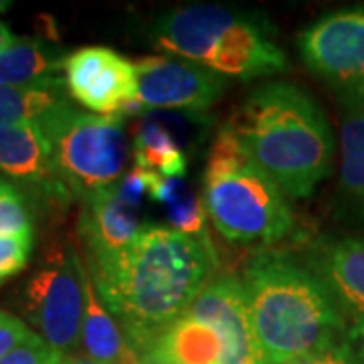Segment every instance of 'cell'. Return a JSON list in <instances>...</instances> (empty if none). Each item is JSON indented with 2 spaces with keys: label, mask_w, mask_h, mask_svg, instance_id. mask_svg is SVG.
Returning a JSON list of instances; mask_svg holds the SVG:
<instances>
[{
  "label": "cell",
  "mask_w": 364,
  "mask_h": 364,
  "mask_svg": "<svg viewBox=\"0 0 364 364\" xmlns=\"http://www.w3.org/2000/svg\"><path fill=\"white\" fill-rule=\"evenodd\" d=\"M217 265L210 241L144 223L112 259L91 263V279L132 350L144 356L174 320L191 310Z\"/></svg>",
  "instance_id": "6da1fadb"
},
{
  "label": "cell",
  "mask_w": 364,
  "mask_h": 364,
  "mask_svg": "<svg viewBox=\"0 0 364 364\" xmlns=\"http://www.w3.org/2000/svg\"><path fill=\"white\" fill-rule=\"evenodd\" d=\"M227 124L287 198L310 196L332 174V126L312 93L296 83L275 81L251 91Z\"/></svg>",
  "instance_id": "7a4b0ae2"
},
{
  "label": "cell",
  "mask_w": 364,
  "mask_h": 364,
  "mask_svg": "<svg viewBox=\"0 0 364 364\" xmlns=\"http://www.w3.org/2000/svg\"><path fill=\"white\" fill-rule=\"evenodd\" d=\"M265 364H286L348 340V324L308 261L257 253L239 277Z\"/></svg>",
  "instance_id": "3957f363"
},
{
  "label": "cell",
  "mask_w": 364,
  "mask_h": 364,
  "mask_svg": "<svg viewBox=\"0 0 364 364\" xmlns=\"http://www.w3.org/2000/svg\"><path fill=\"white\" fill-rule=\"evenodd\" d=\"M148 43L225 79L272 77L289 65L267 14L227 4L196 2L170 9L152 21Z\"/></svg>",
  "instance_id": "277c9868"
},
{
  "label": "cell",
  "mask_w": 364,
  "mask_h": 364,
  "mask_svg": "<svg viewBox=\"0 0 364 364\" xmlns=\"http://www.w3.org/2000/svg\"><path fill=\"white\" fill-rule=\"evenodd\" d=\"M203 205L213 227L231 243L272 245L294 229L286 193L247 156L233 128H219L203 176Z\"/></svg>",
  "instance_id": "5b68a950"
},
{
  "label": "cell",
  "mask_w": 364,
  "mask_h": 364,
  "mask_svg": "<svg viewBox=\"0 0 364 364\" xmlns=\"http://www.w3.org/2000/svg\"><path fill=\"white\" fill-rule=\"evenodd\" d=\"M41 128L51 146L55 172L69 195L85 200L126 174L132 148L122 116H95L69 105Z\"/></svg>",
  "instance_id": "8992f818"
},
{
  "label": "cell",
  "mask_w": 364,
  "mask_h": 364,
  "mask_svg": "<svg viewBox=\"0 0 364 364\" xmlns=\"http://www.w3.org/2000/svg\"><path fill=\"white\" fill-rule=\"evenodd\" d=\"M85 277L77 253L71 247L53 249L23 287V314L53 350L61 356L77 354L83 312Z\"/></svg>",
  "instance_id": "52a82bcc"
},
{
  "label": "cell",
  "mask_w": 364,
  "mask_h": 364,
  "mask_svg": "<svg viewBox=\"0 0 364 364\" xmlns=\"http://www.w3.org/2000/svg\"><path fill=\"white\" fill-rule=\"evenodd\" d=\"M304 65L342 95L364 93V9L334 11L298 35Z\"/></svg>",
  "instance_id": "ba28073f"
},
{
  "label": "cell",
  "mask_w": 364,
  "mask_h": 364,
  "mask_svg": "<svg viewBox=\"0 0 364 364\" xmlns=\"http://www.w3.org/2000/svg\"><path fill=\"white\" fill-rule=\"evenodd\" d=\"M69 97L95 116H128L142 112L138 73L128 57L109 47H81L63 63Z\"/></svg>",
  "instance_id": "9c48e42d"
},
{
  "label": "cell",
  "mask_w": 364,
  "mask_h": 364,
  "mask_svg": "<svg viewBox=\"0 0 364 364\" xmlns=\"http://www.w3.org/2000/svg\"><path fill=\"white\" fill-rule=\"evenodd\" d=\"M134 65L142 112L207 114L229 85V79L181 57H144Z\"/></svg>",
  "instance_id": "30bf717a"
},
{
  "label": "cell",
  "mask_w": 364,
  "mask_h": 364,
  "mask_svg": "<svg viewBox=\"0 0 364 364\" xmlns=\"http://www.w3.org/2000/svg\"><path fill=\"white\" fill-rule=\"evenodd\" d=\"M188 312L217 328L223 342L219 364H265L259 342L249 320L245 294L239 277H213Z\"/></svg>",
  "instance_id": "8fae6325"
},
{
  "label": "cell",
  "mask_w": 364,
  "mask_h": 364,
  "mask_svg": "<svg viewBox=\"0 0 364 364\" xmlns=\"http://www.w3.org/2000/svg\"><path fill=\"white\" fill-rule=\"evenodd\" d=\"M140 208L117 191V184L83 200L79 233L91 263L112 259L140 233Z\"/></svg>",
  "instance_id": "7c38bea8"
},
{
  "label": "cell",
  "mask_w": 364,
  "mask_h": 364,
  "mask_svg": "<svg viewBox=\"0 0 364 364\" xmlns=\"http://www.w3.org/2000/svg\"><path fill=\"white\" fill-rule=\"evenodd\" d=\"M310 267L334 298L348 328L364 316V237H344L316 245Z\"/></svg>",
  "instance_id": "4fadbf2b"
},
{
  "label": "cell",
  "mask_w": 364,
  "mask_h": 364,
  "mask_svg": "<svg viewBox=\"0 0 364 364\" xmlns=\"http://www.w3.org/2000/svg\"><path fill=\"white\" fill-rule=\"evenodd\" d=\"M336 215L364 229V93L342 95Z\"/></svg>",
  "instance_id": "5bb4252c"
},
{
  "label": "cell",
  "mask_w": 364,
  "mask_h": 364,
  "mask_svg": "<svg viewBox=\"0 0 364 364\" xmlns=\"http://www.w3.org/2000/svg\"><path fill=\"white\" fill-rule=\"evenodd\" d=\"M0 174L49 196L67 195L41 126H0Z\"/></svg>",
  "instance_id": "9a60e30c"
},
{
  "label": "cell",
  "mask_w": 364,
  "mask_h": 364,
  "mask_svg": "<svg viewBox=\"0 0 364 364\" xmlns=\"http://www.w3.org/2000/svg\"><path fill=\"white\" fill-rule=\"evenodd\" d=\"M77 354L100 364H136L138 360L117 320L100 298L90 273L85 277V312Z\"/></svg>",
  "instance_id": "2e32d148"
},
{
  "label": "cell",
  "mask_w": 364,
  "mask_h": 364,
  "mask_svg": "<svg viewBox=\"0 0 364 364\" xmlns=\"http://www.w3.org/2000/svg\"><path fill=\"white\" fill-rule=\"evenodd\" d=\"M63 51L43 39H18L0 53V85L47 87L63 81Z\"/></svg>",
  "instance_id": "e0dca14e"
},
{
  "label": "cell",
  "mask_w": 364,
  "mask_h": 364,
  "mask_svg": "<svg viewBox=\"0 0 364 364\" xmlns=\"http://www.w3.org/2000/svg\"><path fill=\"white\" fill-rule=\"evenodd\" d=\"M148 354L172 364H219L223 342L210 322L186 312L154 340Z\"/></svg>",
  "instance_id": "ac0fdd59"
},
{
  "label": "cell",
  "mask_w": 364,
  "mask_h": 364,
  "mask_svg": "<svg viewBox=\"0 0 364 364\" xmlns=\"http://www.w3.org/2000/svg\"><path fill=\"white\" fill-rule=\"evenodd\" d=\"M136 166L164 178H182L188 168V158L178 134L166 122L142 117L132 142Z\"/></svg>",
  "instance_id": "d6986e66"
},
{
  "label": "cell",
  "mask_w": 364,
  "mask_h": 364,
  "mask_svg": "<svg viewBox=\"0 0 364 364\" xmlns=\"http://www.w3.org/2000/svg\"><path fill=\"white\" fill-rule=\"evenodd\" d=\"M69 105L65 83L47 87L0 85V126H41Z\"/></svg>",
  "instance_id": "ffe728a7"
},
{
  "label": "cell",
  "mask_w": 364,
  "mask_h": 364,
  "mask_svg": "<svg viewBox=\"0 0 364 364\" xmlns=\"http://www.w3.org/2000/svg\"><path fill=\"white\" fill-rule=\"evenodd\" d=\"M148 196L162 207L164 219L174 231L203 239V241H210L207 227L208 217L203 198L191 193L188 184L182 178L158 176Z\"/></svg>",
  "instance_id": "44dd1931"
},
{
  "label": "cell",
  "mask_w": 364,
  "mask_h": 364,
  "mask_svg": "<svg viewBox=\"0 0 364 364\" xmlns=\"http://www.w3.org/2000/svg\"><path fill=\"white\" fill-rule=\"evenodd\" d=\"M6 235L35 237V227L25 195L14 182L0 178V237Z\"/></svg>",
  "instance_id": "7402d4cb"
},
{
  "label": "cell",
  "mask_w": 364,
  "mask_h": 364,
  "mask_svg": "<svg viewBox=\"0 0 364 364\" xmlns=\"http://www.w3.org/2000/svg\"><path fill=\"white\" fill-rule=\"evenodd\" d=\"M33 253V237L6 235L0 237V286L25 269Z\"/></svg>",
  "instance_id": "603a6c76"
},
{
  "label": "cell",
  "mask_w": 364,
  "mask_h": 364,
  "mask_svg": "<svg viewBox=\"0 0 364 364\" xmlns=\"http://www.w3.org/2000/svg\"><path fill=\"white\" fill-rule=\"evenodd\" d=\"M63 356L45 340L33 332L31 338H26L21 346H16L11 354H6L0 364H61Z\"/></svg>",
  "instance_id": "cb8c5ba5"
},
{
  "label": "cell",
  "mask_w": 364,
  "mask_h": 364,
  "mask_svg": "<svg viewBox=\"0 0 364 364\" xmlns=\"http://www.w3.org/2000/svg\"><path fill=\"white\" fill-rule=\"evenodd\" d=\"M33 336V330L14 314L0 310V360Z\"/></svg>",
  "instance_id": "d4e9b609"
},
{
  "label": "cell",
  "mask_w": 364,
  "mask_h": 364,
  "mask_svg": "<svg viewBox=\"0 0 364 364\" xmlns=\"http://www.w3.org/2000/svg\"><path fill=\"white\" fill-rule=\"evenodd\" d=\"M286 364H360L356 354L352 350L350 342L344 340L340 344H334L330 348L320 352H314V354H308V356H301V358H296V360H289Z\"/></svg>",
  "instance_id": "484cf974"
},
{
  "label": "cell",
  "mask_w": 364,
  "mask_h": 364,
  "mask_svg": "<svg viewBox=\"0 0 364 364\" xmlns=\"http://www.w3.org/2000/svg\"><path fill=\"white\" fill-rule=\"evenodd\" d=\"M348 342H350L358 363L364 364V316L356 324L348 328Z\"/></svg>",
  "instance_id": "4316f807"
},
{
  "label": "cell",
  "mask_w": 364,
  "mask_h": 364,
  "mask_svg": "<svg viewBox=\"0 0 364 364\" xmlns=\"http://www.w3.org/2000/svg\"><path fill=\"white\" fill-rule=\"evenodd\" d=\"M16 37H14V33L9 28V26L4 25L2 21H0V53L6 51L9 47H13L14 43H16Z\"/></svg>",
  "instance_id": "83f0119b"
},
{
  "label": "cell",
  "mask_w": 364,
  "mask_h": 364,
  "mask_svg": "<svg viewBox=\"0 0 364 364\" xmlns=\"http://www.w3.org/2000/svg\"><path fill=\"white\" fill-rule=\"evenodd\" d=\"M61 364H100L91 358H85L83 354H69V356H63V363Z\"/></svg>",
  "instance_id": "f1b7e54d"
},
{
  "label": "cell",
  "mask_w": 364,
  "mask_h": 364,
  "mask_svg": "<svg viewBox=\"0 0 364 364\" xmlns=\"http://www.w3.org/2000/svg\"><path fill=\"white\" fill-rule=\"evenodd\" d=\"M136 364H172V363H166V360H162V358H158V356H140Z\"/></svg>",
  "instance_id": "f546056e"
},
{
  "label": "cell",
  "mask_w": 364,
  "mask_h": 364,
  "mask_svg": "<svg viewBox=\"0 0 364 364\" xmlns=\"http://www.w3.org/2000/svg\"><path fill=\"white\" fill-rule=\"evenodd\" d=\"M11 6H13V2H9V0H0V13H6Z\"/></svg>",
  "instance_id": "4dcf8cb0"
}]
</instances>
